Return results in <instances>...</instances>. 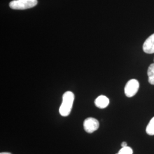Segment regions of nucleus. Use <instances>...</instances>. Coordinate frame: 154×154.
Returning a JSON list of instances; mask_svg holds the SVG:
<instances>
[{
    "label": "nucleus",
    "mask_w": 154,
    "mask_h": 154,
    "mask_svg": "<svg viewBox=\"0 0 154 154\" xmlns=\"http://www.w3.org/2000/svg\"><path fill=\"white\" fill-rule=\"evenodd\" d=\"M74 100V94L72 91H66L63 94L62 102L60 107V114L62 116H67L72 111Z\"/></svg>",
    "instance_id": "f257e3e1"
},
{
    "label": "nucleus",
    "mask_w": 154,
    "mask_h": 154,
    "mask_svg": "<svg viewBox=\"0 0 154 154\" xmlns=\"http://www.w3.org/2000/svg\"><path fill=\"white\" fill-rule=\"evenodd\" d=\"M37 4V0H14L9 3V6L14 10H25L32 8Z\"/></svg>",
    "instance_id": "f03ea898"
},
{
    "label": "nucleus",
    "mask_w": 154,
    "mask_h": 154,
    "mask_svg": "<svg viewBox=\"0 0 154 154\" xmlns=\"http://www.w3.org/2000/svg\"><path fill=\"white\" fill-rule=\"evenodd\" d=\"M139 88V83L138 80L132 79L128 81L125 88V93L127 97L131 98L137 93Z\"/></svg>",
    "instance_id": "7ed1b4c3"
},
{
    "label": "nucleus",
    "mask_w": 154,
    "mask_h": 154,
    "mask_svg": "<svg viewBox=\"0 0 154 154\" xmlns=\"http://www.w3.org/2000/svg\"><path fill=\"white\" fill-rule=\"evenodd\" d=\"M99 123L94 118L89 117L86 118L83 122V127L86 132L91 134L99 128Z\"/></svg>",
    "instance_id": "20e7f679"
},
{
    "label": "nucleus",
    "mask_w": 154,
    "mask_h": 154,
    "mask_svg": "<svg viewBox=\"0 0 154 154\" xmlns=\"http://www.w3.org/2000/svg\"><path fill=\"white\" fill-rule=\"evenodd\" d=\"M143 50L147 54L154 53V33L145 41L143 44Z\"/></svg>",
    "instance_id": "39448f33"
},
{
    "label": "nucleus",
    "mask_w": 154,
    "mask_h": 154,
    "mask_svg": "<svg viewBox=\"0 0 154 154\" xmlns=\"http://www.w3.org/2000/svg\"><path fill=\"white\" fill-rule=\"evenodd\" d=\"M109 99L105 95H100L95 100V105L99 109H105L109 105Z\"/></svg>",
    "instance_id": "423d86ee"
},
{
    "label": "nucleus",
    "mask_w": 154,
    "mask_h": 154,
    "mask_svg": "<svg viewBox=\"0 0 154 154\" xmlns=\"http://www.w3.org/2000/svg\"><path fill=\"white\" fill-rule=\"evenodd\" d=\"M147 75L149 77V82L154 85V63L151 64L148 68Z\"/></svg>",
    "instance_id": "0eeeda50"
},
{
    "label": "nucleus",
    "mask_w": 154,
    "mask_h": 154,
    "mask_svg": "<svg viewBox=\"0 0 154 154\" xmlns=\"http://www.w3.org/2000/svg\"><path fill=\"white\" fill-rule=\"evenodd\" d=\"M146 132L149 135H154V116L151 119L146 127Z\"/></svg>",
    "instance_id": "6e6552de"
},
{
    "label": "nucleus",
    "mask_w": 154,
    "mask_h": 154,
    "mask_svg": "<svg viewBox=\"0 0 154 154\" xmlns=\"http://www.w3.org/2000/svg\"><path fill=\"white\" fill-rule=\"evenodd\" d=\"M116 154H133V151L131 147L127 146L126 147L122 148Z\"/></svg>",
    "instance_id": "1a4fd4ad"
},
{
    "label": "nucleus",
    "mask_w": 154,
    "mask_h": 154,
    "mask_svg": "<svg viewBox=\"0 0 154 154\" xmlns=\"http://www.w3.org/2000/svg\"><path fill=\"white\" fill-rule=\"evenodd\" d=\"M121 146L122 148H123V147H126L127 146V143L126 142H123V143H122Z\"/></svg>",
    "instance_id": "9d476101"
},
{
    "label": "nucleus",
    "mask_w": 154,
    "mask_h": 154,
    "mask_svg": "<svg viewBox=\"0 0 154 154\" xmlns=\"http://www.w3.org/2000/svg\"><path fill=\"white\" fill-rule=\"evenodd\" d=\"M0 154H11V153L9 152H1Z\"/></svg>",
    "instance_id": "9b49d317"
}]
</instances>
